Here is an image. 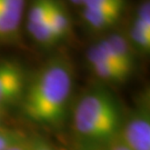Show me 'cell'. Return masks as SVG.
Masks as SVG:
<instances>
[{"instance_id":"cell-14","label":"cell","mask_w":150,"mask_h":150,"mask_svg":"<svg viewBox=\"0 0 150 150\" xmlns=\"http://www.w3.org/2000/svg\"><path fill=\"white\" fill-rule=\"evenodd\" d=\"M82 7L88 9H123L125 0H85Z\"/></svg>"},{"instance_id":"cell-15","label":"cell","mask_w":150,"mask_h":150,"mask_svg":"<svg viewBox=\"0 0 150 150\" xmlns=\"http://www.w3.org/2000/svg\"><path fill=\"white\" fill-rule=\"evenodd\" d=\"M30 150H56V148L46 139L37 136L30 138Z\"/></svg>"},{"instance_id":"cell-16","label":"cell","mask_w":150,"mask_h":150,"mask_svg":"<svg viewBox=\"0 0 150 150\" xmlns=\"http://www.w3.org/2000/svg\"><path fill=\"white\" fill-rule=\"evenodd\" d=\"M7 150H30V138L25 136L23 138L12 144Z\"/></svg>"},{"instance_id":"cell-10","label":"cell","mask_w":150,"mask_h":150,"mask_svg":"<svg viewBox=\"0 0 150 150\" xmlns=\"http://www.w3.org/2000/svg\"><path fill=\"white\" fill-rule=\"evenodd\" d=\"M27 30L31 38L43 47H52L59 42L58 38L54 33V29L50 25L49 17L43 21L36 25H28Z\"/></svg>"},{"instance_id":"cell-8","label":"cell","mask_w":150,"mask_h":150,"mask_svg":"<svg viewBox=\"0 0 150 150\" xmlns=\"http://www.w3.org/2000/svg\"><path fill=\"white\" fill-rule=\"evenodd\" d=\"M123 9H88L83 8L81 12L87 26L91 30H106L118 21Z\"/></svg>"},{"instance_id":"cell-1","label":"cell","mask_w":150,"mask_h":150,"mask_svg":"<svg viewBox=\"0 0 150 150\" xmlns=\"http://www.w3.org/2000/svg\"><path fill=\"white\" fill-rule=\"evenodd\" d=\"M74 80L72 66L64 57L45 62L28 79L19 102L21 116L46 130L61 129L69 117Z\"/></svg>"},{"instance_id":"cell-9","label":"cell","mask_w":150,"mask_h":150,"mask_svg":"<svg viewBox=\"0 0 150 150\" xmlns=\"http://www.w3.org/2000/svg\"><path fill=\"white\" fill-rule=\"evenodd\" d=\"M49 21L54 29L58 40L61 41L70 32V18L64 5L58 0H52L51 10L49 13Z\"/></svg>"},{"instance_id":"cell-6","label":"cell","mask_w":150,"mask_h":150,"mask_svg":"<svg viewBox=\"0 0 150 150\" xmlns=\"http://www.w3.org/2000/svg\"><path fill=\"white\" fill-rule=\"evenodd\" d=\"M25 0H0V38L13 36L20 26Z\"/></svg>"},{"instance_id":"cell-13","label":"cell","mask_w":150,"mask_h":150,"mask_svg":"<svg viewBox=\"0 0 150 150\" xmlns=\"http://www.w3.org/2000/svg\"><path fill=\"white\" fill-rule=\"evenodd\" d=\"M25 137V134L19 130L10 127H1L0 128V150H7L12 144Z\"/></svg>"},{"instance_id":"cell-11","label":"cell","mask_w":150,"mask_h":150,"mask_svg":"<svg viewBox=\"0 0 150 150\" xmlns=\"http://www.w3.org/2000/svg\"><path fill=\"white\" fill-rule=\"evenodd\" d=\"M128 40L134 51H138L141 54H148L150 51V27H147L134 19Z\"/></svg>"},{"instance_id":"cell-19","label":"cell","mask_w":150,"mask_h":150,"mask_svg":"<svg viewBox=\"0 0 150 150\" xmlns=\"http://www.w3.org/2000/svg\"><path fill=\"white\" fill-rule=\"evenodd\" d=\"M70 2H72V4H75V5H78V6H82L83 5V2H85V0H69Z\"/></svg>"},{"instance_id":"cell-18","label":"cell","mask_w":150,"mask_h":150,"mask_svg":"<svg viewBox=\"0 0 150 150\" xmlns=\"http://www.w3.org/2000/svg\"><path fill=\"white\" fill-rule=\"evenodd\" d=\"M8 113H9L8 110H0V128L6 126V120L8 117Z\"/></svg>"},{"instance_id":"cell-4","label":"cell","mask_w":150,"mask_h":150,"mask_svg":"<svg viewBox=\"0 0 150 150\" xmlns=\"http://www.w3.org/2000/svg\"><path fill=\"white\" fill-rule=\"evenodd\" d=\"M86 60L91 74L105 83L120 85L126 82L131 76L113 58L102 39L88 48Z\"/></svg>"},{"instance_id":"cell-3","label":"cell","mask_w":150,"mask_h":150,"mask_svg":"<svg viewBox=\"0 0 150 150\" xmlns=\"http://www.w3.org/2000/svg\"><path fill=\"white\" fill-rule=\"evenodd\" d=\"M118 139L130 150H150V102L144 95L129 112L125 113Z\"/></svg>"},{"instance_id":"cell-12","label":"cell","mask_w":150,"mask_h":150,"mask_svg":"<svg viewBox=\"0 0 150 150\" xmlns=\"http://www.w3.org/2000/svg\"><path fill=\"white\" fill-rule=\"evenodd\" d=\"M52 0H33L27 16L28 25H36L46 20L51 10Z\"/></svg>"},{"instance_id":"cell-17","label":"cell","mask_w":150,"mask_h":150,"mask_svg":"<svg viewBox=\"0 0 150 150\" xmlns=\"http://www.w3.org/2000/svg\"><path fill=\"white\" fill-rule=\"evenodd\" d=\"M97 150H130L128 147H126V146L123 145L122 142L120 141V140L117 138L116 140H113L111 142H109L108 145L103 146L101 148H99V149Z\"/></svg>"},{"instance_id":"cell-5","label":"cell","mask_w":150,"mask_h":150,"mask_svg":"<svg viewBox=\"0 0 150 150\" xmlns=\"http://www.w3.org/2000/svg\"><path fill=\"white\" fill-rule=\"evenodd\" d=\"M28 82L26 70L16 60L0 61V110L19 105Z\"/></svg>"},{"instance_id":"cell-7","label":"cell","mask_w":150,"mask_h":150,"mask_svg":"<svg viewBox=\"0 0 150 150\" xmlns=\"http://www.w3.org/2000/svg\"><path fill=\"white\" fill-rule=\"evenodd\" d=\"M113 58L130 75L134 68V50L128 38L121 33H111L102 38Z\"/></svg>"},{"instance_id":"cell-2","label":"cell","mask_w":150,"mask_h":150,"mask_svg":"<svg viewBox=\"0 0 150 150\" xmlns=\"http://www.w3.org/2000/svg\"><path fill=\"white\" fill-rule=\"evenodd\" d=\"M125 111L105 87L81 93L69 111V126L79 150H97L118 138Z\"/></svg>"}]
</instances>
